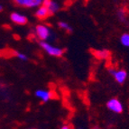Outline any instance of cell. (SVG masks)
<instances>
[{
    "instance_id": "obj_1",
    "label": "cell",
    "mask_w": 129,
    "mask_h": 129,
    "mask_svg": "<svg viewBox=\"0 0 129 129\" xmlns=\"http://www.w3.org/2000/svg\"><path fill=\"white\" fill-rule=\"evenodd\" d=\"M39 44L46 53L49 54L50 56H52V57H58L59 58V57H61L64 53V50L63 49L55 47V46L52 45L51 43H47L46 41H40Z\"/></svg>"
},
{
    "instance_id": "obj_2",
    "label": "cell",
    "mask_w": 129,
    "mask_h": 129,
    "mask_svg": "<svg viewBox=\"0 0 129 129\" xmlns=\"http://www.w3.org/2000/svg\"><path fill=\"white\" fill-rule=\"evenodd\" d=\"M35 34L41 41H47L52 36V31L49 27L43 24H39L35 27Z\"/></svg>"
},
{
    "instance_id": "obj_3",
    "label": "cell",
    "mask_w": 129,
    "mask_h": 129,
    "mask_svg": "<svg viewBox=\"0 0 129 129\" xmlns=\"http://www.w3.org/2000/svg\"><path fill=\"white\" fill-rule=\"evenodd\" d=\"M108 72L114 77L115 80L118 84H124L127 79V72L125 70H116L114 68H109Z\"/></svg>"
},
{
    "instance_id": "obj_4",
    "label": "cell",
    "mask_w": 129,
    "mask_h": 129,
    "mask_svg": "<svg viewBox=\"0 0 129 129\" xmlns=\"http://www.w3.org/2000/svg\"><path fill=\"white\" fill-rule=\"evenodd\" d=\"M107 108L113 113L116 114H120L123 112V105L121 103V101L117 99H111L107 102Z\"/></svg>"
},
{
    "instance_id": "obj_5",
    "label": "cell",
    "mask_w": 129,
    "mask_h": 129,
    "mask_svg": "<svg viewBox=\"0 0 129 129\" xmlns=\"http://www.w3.org/2000/svg\"><path fill=\"white\" fill-rule=\"evenodd\" d=\"M14 2L20 7L33 8V7H38L39 6H41L43 0H14Z\"/></svg>"
},
{
    "instance_id": "obj_6",
    "label": "cell",
    "mask_w": 129,
    "mask_h": 129,
    "mask_svg": "<svg viewBox=\"0 0 129 129\" xmlns=\"http://www.w3.org/2000/svg\"><path fill=\"white\" fill-rule=\"evenodd\" d=\"M10 18L15 24H19V25H24V24H27L28 22V19L25 15H22L20 13H17V12H14V13L11 14Z\"/></svg>"
},
{
    "instance_id": "obj_7",
    "label": "cell",
    "mask_w": 129,
    "mask_h": 129,
    "mask_svg": "<svg viewBox=\"0 0 129 129\" xmlns=\"http://www.w3.org/2000/svg\"><path fill=\"white\" fill-rule=\"evenodd\" d=\"M42 5L47 7L50 12V15H54L60 9L59 4L57 2H55V1H53V0H43Z\"/></svg>"
},
{
    "instance_id": "obj_8",
    "label": "cell",
    "mask_w": 129,
    "mask_h": 129,
    "mask_svg": "<svg viewBox=\"0 0 129 129\" xmlns=\"http://www.w3.org/2000/svg\"><path fill=\"white\" fill-rule=\"evenodd\" d=\"M35 97L40 99L43 102H47L52 98V94L51 91L45 90V89H38L35 91Z\"/></svg>"
},
{
    "instance_id": "obj_9",
    "label": "cell",
    "mask_w": 129,
    "mask_h": 129,
    "mask_svg": "<svg viewBox=\"0 0 129 129\" xmlns=\"http://www.w3.org/2000/svg\"><path fill=\"white\" fill-rule=\"evenodd\" d=\"M49 15H50V12L47 7L43 6V5L39 6L38 9H37L36 12H35V16H36L38 19L43 20V19H45V18H47Z\"/></svg>"
},
{
    "instance_id": "obj_10",
    "label": "cell",
    "mask_w": 129,
    "mask_h": 129,
    "mask_svg": "<svg viewBox=\"0 0 129 129\" xmlns=\"http://www.w3.org/2000/svg\"><path fill=\"white\" fill-rule=\"evenodd\" d=\"M94 55L99 59H108L110 56V52L108 50H99V51H95Z\"/></svg>"
},
{
    "instance_id": "obj_11",
    "label": "cell",
    "mask_w": 129,
    "mask_h": 129,
    "mask_svg": "<svg viewBox=\"0 0 129 129\" xmlns=\"http://www.w3.org/2000/svg\"><path fill=\"white\" fill-rule=\"evenodd\" d=\"M58 25H59V27H60V29H62V30L66 31V32H68V33H72V32H73V29H72V27H71V26L68 23H66V22H59Z\"/></svg>"
},
{
    "instance_id": "obj_12",
    "label": "cell",
    "mask_w": 129,
    "mask_h": 129,
    "mask_svg": "<svg viewBox=\"0 0 129 129\" xmlns=\"http://www.w3.org/2000/svg\"><path fill=\"white\" fill-rule=\"evenodd\" d=\"M120 42L121 44L125 47H129V34L125 33V34H123L120 37Z\"/></svg>"
},
{
    "instance_id": "obj_13",
    "label": "cell",
    "mask_w": 129,
    "mask_h": 129,
    "mask_svg": "<svg viewBox=\"0 0 129 129\" xmlns=\"http://www.w3.org/2000/svg\"><path fill=\"white\" fill-rule=\"evenodd\" d=\"M15 54H16V57H17L19 60H23V61H27V60H29L28 56L26 55V54H24V53H21V52H15Z\"/></svg>"
},
{
    "instance_id": "obj_14",
    "label": "cell",
    "mask_w": 129,
    "mask_h": 129,
    "mask_svg": "<svg viewBox=\"0 0 129 129\" xmlns=\"http://www.w3.org/2000/svg\"><path fill=\"white\" fill-rule=\"evenodd\" d=\"M117 17L120 20L121 22H125V14L124 12V10H119L117 12Z\"/></svg>"
},
{
    "instance_id": "obj_15",
    "label": "cell",
    "mask_w": 129,
    "mask_h": 129,
    "mask_svg": "<svg viewBox=\"0 0 129 129\" xmlns=\"http://www.w3.org/2000/svg\"><path fill=\"white\" fill-rule=\"evenodd\" d=\"M60 129H70V127L68 125H64V126H62Z\"/></svg>"
},
{
    "instance_id": "obj_16",
    "label": "cell",
    "mask_w": 129,
    "mask_h": 129,
    "mask_svg": "<svg viewBox=\"0 0 129 129\" xmlns=\"http://www.w3.org/2000/svg\"><path fill=\"white\" fill-rule=\"evenodd\" d=\"M3 10V6L2 5H0V11H2Z\"/></svg>"
},
{
    "instance_id": "obj_17",
    "label": "cell",
    "mask_w": 129,
    "mask_h": 129,
    "mask_svg": "<svg viewBox=\"0 0 129 129\" xmlns=\"http://www.w3.org/2000/svg\"><path fill=\"white\" fill-rule=\"evenodd\" d=\"M93 129H99V127H94Z\"/></svg>"
},
{
    "instance_id": "obj_18",
    "label": "cell",
    "mask_w": 129,
    "mask_h": 129,
    "mask_svg": "<svg viewBox=\"0 0 129 129\" xmlns=\"http://www.w3.org/2000/svg\"><path fill=\"white\" fill-rule=\"evenodd\" d=\"M78 129H83V128H82V127H80V128H78Z\"/></svg>"
}]
</instances>
